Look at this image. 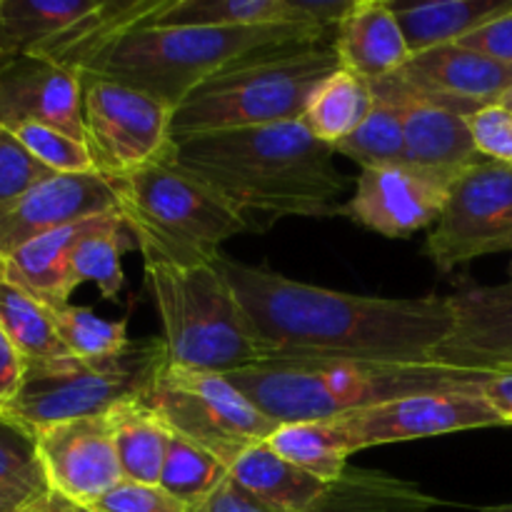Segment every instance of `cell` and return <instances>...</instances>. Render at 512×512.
Listing matches in <instances>:
<instances>
[{
    "label": "cell",
    "mask_w": 512,
    "mask_h": 512,
    "mask_svg": "<svg viewBox=\"0 0 512 512\" xmlns=\"http://www.w3.org/2000/svg\"><path fill=\"white\" fill-rule=\"evenodd\" d=\"M218 263L273 358L435 363L438 350L453 335L450 295H353L225 255Z\"/></svg>",
    "instance_id": "1"
},
{
    "label": "cell",
    "mask_w": 512,
    "mask_h": 512,
    "mask_svg": "<svg viewBox=\"0 0 512 512\" xmlns=\"http://www.w3.org/2000/svg\"><path fill=\"white\" fill-rule=\"evenodd\" d=\"M335 155L303 120L188 135L168 150L178 168L233 205L253 230V215L268 225L283 218H335L348 188Z\"/></svg>",
    "instance_id": "2"
},
{
    "label": "cell",
    "mask_w": 512,
    "mask_h": 512,
    "mask_svg": "<svg viewBox=\"0 0 512 512\" xmlns=\"http://www.w3.org/2000/svg\"><path fill=\"white\" fill-rule=\"evenodd\" d=\"M495 370L445 363H383L350 358H273L225 378L275 423L333 420L390 400L478 388Z\"/></svg>",
    "instance_id": "3"
},
{
    "label": "cell",
    "mask_w": 512,
    "mask_h": 512,
    "mask_svg": "<svg viewBox=\"0 0 512 512\" xmlns=\"http://www.w3.org/2000/svg\"><path fill=\"white\" fill-rule=\"evenodd\" d=\"M325 28L308 23L243 25V28H205V25H140L105 53H100L83 78H103L143 90L178 108L195 88L228 65L258 53L318 45Z\"/></svg>",
    "instance_id": "4"
},
{
    "label": "cell",
    "mask_w": 512,
    "mask_h": 512,
    "mask_svg": "<svg viewBox=\"0 0 512 512\" xmlns=\"http://www.w3.org/2000/svg\"><path fill=\"white\" fill-rule=\"evenodd\" d=\"M118 213L145 263L193 268L220 260L230 238L253 230L248 218L165 155L123 178H110Z\"/></svg>",
    "instance_id": "5"
},
{
    "label": "cell",
    "mask_w": 512,
    "mask_h": 512,
    "mask_svg": "<svg viewBox=\"0 0 512 512\" xmlns=\"http://www.w3.org/2000/svg\"><path fill=\"white\" fill-rule=\"evenodd\" d=\"M145 285L163 325L170 365L230 375L273 358L220 263H145Z\"/></svg>",
    "instance_id": "6"
},
{
    "label": "cell",
    "mask_w": 512,
    "mask_h": 512,
    "mask_svg": "<svg viewBox=\"0 0 512 512\" xmlns=\"http://www.w3.org/2000/svg\"><path fill=\"white\" fill-rule=\"evenodd\" d=\"M340 68L333 45H295L238 60L175 108L173 140L303 120L310 95Z\"/></svg>",
    "instance_id": "7"
},
{
    "label": "cell",
    "mask_w": 512,
    "mask_h": 512,
    "mask_svg": "<svg viewBox=\"0 0 512 512\" xmlns=\"http://www.w3.org/2000/svg\"><path fill=\"white\" fill-rule=\"evenodd\" d=\"M168 365V348L160 338L133 340L123 353L100 360L75 355L25 363L20 393L0 415L30 433L48 425L93 415H108L125 400L145 398Z\"/></svg>",
    "instance_id": "8"
},
{
    "label": "cell",
    "mask_w": 512,
    "mask_h": 512,
    "mask_svg": "<svg viewBox=\"0 0 512 512\" xmlns=\"http://www.w3.org/2000/svg\"><path fill=\"white\" fill-rule=\"evenodd\" d=\"M145 403L170 433L193 440L225 465L255 443H265L280 423L260 413L225 375L165 365Z\"/></svg>",
    "instance_id": "9"
},
{
    "label": "cell",
    "mask_w": 512,
    "mask_h": 512,
    "mask_svg": "<svg viewBox=\"0 0 512 512\" xmlns=\"http://www.w3.org/2000/svg\"><path fill=\"white\" fill-rule=\"evenodd\" d=\"M83 90L85 143L98 173L123 178L168 155L173 105L103 78H83Z\"/></svg>",
    "instance_id": "10"
},
{
    "label": "cell",
    "mask_w": 512,
    "mask_h": 512,
    "mask_svg": "<svg viewBox=\"0 0 512 512\" xmlns=\"http://www.w3.org/2000/svg\"><path fill=\"white\" fill-rule=\"evenodd\" d=\"M512 253V165L483 158L458 175L425 255L443 273L493 253Z\"/></svg>",
    "instance_id": "11"
},
{
    "label": "cell",
    "mask_w": 512,
    "mask_h": 512,
    "mask_svg": "<svg viewBox=\"0 0 512 512\" xmlns=\"http://www.w3.org/2000/svg\"><path fill=\"white\" fill-rule=\"evenodd\" d=\"M480 388L483 385L408 395V398L343 415L338 420L348 433L355 453L365 448H378V445L438 438V435L463 433V430L505 428V420L495 413Z\"/></svg>",
    "instance_id": "12"
},
{
    "label": "cell",
    "mask_w": 512,
    "mask_h": 512,
    "mask_svg": "<svg viewBox=\"0 0 512 512\" xmlns=\"http://www.w3.org/2000/svg\"><path fill=\"white\" fill-rule=\"evenodd\" d=\"M455 180L458 175L410 163L360 170L353 198L338 215L385 238H408L438 225Z\"/></svg>",
    "instance_id": "13"
},
{
    "label": "cell",
    "mask_w": 512,
    "mask_h": 512,
    "mask_svg": "<svg viewBox=\"0 0 512 512\" xmlns=\"http://www.w3.org/2000/svg\"><path fill=\"white\" fill-rule=\"evenodd\" d=\"M35 445L50 493L70 503L93 508L125 480L108 415L48 425L35 433Z\"/></svg>",
    "instance_id": "14"
},
{
    "label": "cell",
    "mask_w": 512,
    "mask_h": 512,
    "mask_svg": "<svg viewBox=\"0 0 512 512\" xmlns=\"http://www.w3.org/2000/svg\"><path fill=\"white\" fill-rule=\"evenodd\" d=\"M393 75L418 98L460 118H473L483 108L500 105L512 88V65L458 43L413 53Z\"/></svg>",
    "instance_id": "15"
},
{
    "label": "cell",
    "mask_w": 512,
    "mask_h": 512,
    "mask_svg": "<svg viewBox=\"0 0 512 512\" xmlns=\"http://www.w3.org/2000/svg\"><path fill=\"white\" fill-rule=\"evenodd\" d=\"M83 78L40 55L0 58V125H48L85 143ZM88 145V143H85Z\"/></svg>",
    "instance_id": "16"
},
{
    "label": "cell",
    "mask_w": 512,
    "mask_h": 512,
    "mask_svg": "<svg viewBox=\"0 0 512 512\" xmlns=\"http://www.w3.org/2000/svg\"><path fill=\"white\" fill-rule=\"evenodd\" d=\"M105 213H118L113 180L103 173H55L0 208V250L8 258L33 238Z\"/></svg>",
    "instance_id": "17"
},
{
    "label": "cell",
    "mask_w": 512,
    "mask_h": 512,
    "mask_svg": "<svg viewBox=\"0 0 512 512\" xmlns=\"http://www.w3.org/2000/svg\"><path fill=\"white\" fill-rule=\"evenodd\" d=\"M453 335L435 360L470 370L512 368V285L460 283L450 295Z\"/></svg>",
    "instance_id": "18"
},
{
    "label": "cell",
    "mask_w": 512,
    "mask_h": 512,
    "mask_svg": "<svg viewBox=\"0 0 512 512\" xmlns=\"http://www.w3.org/2000/svg\"><path fill=\"white\" fill-rule=\"evenodd\" d=\"M370 85L375 93L398 105L405 133V163L460 175L470 165L483 160L475 148L468 118H460L450 110L418 98L395 75Z\"/></svg>",
    "instance_id": "19"
},
{
    "label": "cell",
    "mask_w": 512,
    "mask_h": 512,
    "mask_svg": "<svg viewBox=\"0 0 512 512\" xmlns=\"http://www.w3.org/2000/svg\"><path fill=\"white\" fill-rule=\"evenodd\" d=\"M333 50L340 68L353 70L370 83L398 73L413 55L393 3L385 0H355L340 20Z\"/></svg>",
    "instance_id": "20"
},
{
    "label": "cell",
    "mask_w": 512,
    "mask_h": 512,
    "mask_svg": "<svg viewBox=\"0 0 512 512\" xmlns=\"http://www.w3.org/2000/svg\"><path fill=\"white\" fill-rule=\"evenodd\" d=\"M110 213L88 218L83 223L68 225V228L53 230L30 243L20 245L18 250L8 255V283L18 285L28 295H33L45 308H63L70 305V295L78 288L73 268H70V255L73 248L98 228Z\"/></svg>",
    "instance_id": "21"
},
{
    "label": "cell",
    "mask_w": 512,
    "mask_h": 512,
    "mask_svg": "<svg viewBox=\"0 0 512 512\" xmlns=\"http://www.w3.org/2000/svg\"><path fill=\"white\" fill-rule=\"evenodd\" d=\"M163 3L165 0H100L93 13L70 25L65 33L50 40L35 55L75 70L83 78L88 65L100 53H105L115 40L128 35L130 30L148 23L150 15Z\"/></svg>",
    "instance_id": "22"
},
{
    "label": "cell",
    "mask_w": 512,
    "mask_h": 512,
    "mask_svg": "<svg viewBox=\"0 0 512 512\" xmlns=\"http://www.w3.org/2000/svg\"><path fill=\"white\" fill-rule=\"evenodd\" d=\"M230 480L278 512H305L330 485L280 458L268 443H255L240 453L230 465Z\"/></svg>",
    "instance_id": "23"
},
{
    "label": "cell",
    "mask_w": 512,
    "mask_h": 512,
    "mask_svg": "<svg viewBox=\"0 0 512 512\" xmlns=\"http://www.w3.org/2000/svg\"><path fill=\"white\" fill-rule=\"evenodd\" d=\"M410 53L463 40L480 25L512 10V0H433V3H393Z\"/></svg>",
    "instance_id": "24"
},
{
    "label": "cell",
    "mask_w": 512,
    "mask_h": 512,
    "mask_svg": "<svg viewBox=\"0 0 512 512\" xmlns=\"http://www.w3.org/2000/svg\"><path fill=\"white\" fill-rule=\"evenodd\" d=\"M438 498L383 470L348 468L305 512H430Z\"/></svg>",
    "instance_id": "25"
},
{
    "label": "cell",
    "mask_w": 512,
    "mask_h": 512,
    "mask_svg": "<svg viewBox=\"0 0 512 512\" xmlns=\"http://www.w3.org/2000/svg\"><path fill=\"white\" fill-rule=\"evenodd\" d=\"M125 480L158 485L173 433L143 398L125 400L108 413Z\"/></svg>",
    "instance_id": "26"
},
{
    "label": "cell",
    "mask_w": 512,
    "mask_h": 512,
    "mask_svg": "<svg viewBox=\"0 0 512 512\" xmlns=\"http://www.w3.org/2000/svg\"><path fill=\"white\" fill-rule=\"evenodd\" d=\"M100 0H0V55H35Z\"/></svg>",
    "instance_id": "27"
},
{
    "label": "cell",
    "mask_w": 512,
    "mask_h": 512,
    "mask_svg": "<svg viewBox=\"0 0 512 512\" xmlns=\"http://www.w3.org/2000/svg\"><path fill=\"white\" fill-rule=\"evenodd\" d=\"M375 95L370 80L353 70L338 68L310 95L303 123L320 143L335 148L363 125L373 110Z\"/></svg>",
    "instance_id": "28"
},
{
    "label": "cell",
    "mask_w": 512,
    "mask_h": 512,
    "mask_svg": "<svg viewBox=\"0 0 512 512\" xmlns=\"http://www.w3.org/2000/svg\"><path fill=\"white\" fill-rule=\"evenodd\" d=\"M265 443L280 458L298 465L300 470L315 475L323 483H335L343 478L345 470L350 468L348 458L355 453L338 418L280 423Z\"/></svg>",
    "instance_id": "29"
},
{
    "label": "cell",
    "mask_w": 512,
    "mask_h": 512,
    "mask_svg": "<svg viewBox=\"0 0 512 512\" xmlns=\"http://www.w3.org/2000/svg\"><path fill=\"white\" fill-rule=\"evenodd\" d=\"M283 23H303L295 13L293 0H165L143 25L243 28Z\"/></svg>",
    "instance_id": "30"
},
{
    "label": "cell",
    "mask_w": 512,
    "mask_h": 512,
    "mask_svg": "<svg viewBox=\"0 0 512 512\" xmlns=\"http://www.w3.org/2000/svg\"><path fill=\"white\" fill-rule=\"evenodd\" d=\"M130 250H138L133 233L123 223L120 213H110L73 248L70 268H73L75 283H93L100 298L115 303L125 285L123 258Z\"/></svg>",
    "instance_id": "31"
},
{
    "label": "cell",
    "mask_w": 512,
    "mask_h": 512,
    "mask_svg": "<svg viewBox=\"0 0 512 512\" xmlns=\"http://www.w3.org/2000/svg\"><path fill=\"white\" fill-rule=\"evenodd\" d=\"M0 325L10 343L23 355L25 363H40V360L70 355L55 330L50 308H45L33 295L13 283H5L0 288Z\"/></svg>",
    "instance_id": "32"
},
{
    "label": "cell",
    "mask_w": 512,
    "mask_h": 512,
    "mask_svg": "<svg viewBox=\"0 0 512 512\" xmlns=\"http://www.w3.org/2000/svg\"><path fill=\"white\" fill-rule=\"evenodd\" d=\"M230 478V468L223 460L215 458L193 440L175 435L170 438L168 455H165L163 473L158 485L183 500L190 508H200L225 480Z\"/></svg>",
    "instance_id": "33"
},
{
    "label": "cell",
    "mask_w": 512,
    "mask_h": 512,
    "mask_svg": "<svg viewBox=\"0 0 512 512\" xmlns=\"http://www.w3.org/2000/svg\"><path fill=\"white\" fill-rule=\"evenodd\" d=\"M373 95V110L363 120V125L350 133L343 143L335 145V153L350 158L363 170L405 163V133L398 105L375 90Z\"/></svg>",
    "instance_id": "34"
},
{
    "label": "cell",
    "mask_w": 512,
    "mask_h": 512,
    "mask_svg": "<svg viewBox=\"0 0 512 512\" xmlns=\"http://www.w3.org/2000/svg\"><path fill=\"white\" fill-rule=\"evenodd\" d=\"M50 313L68 353L80 360L110 358V355L123 353L133 343L128 338V318L108 320L80 305H63Z\"/></svg>",
    "instance_id": "35"
},
{
    "label": "cell",
    "mask_w": 512,
    "mask_h": 512,
    "mask_svg": "<svg viewBox=\"0 0 512 512\" xmlns=\"http://www.w3.org/2000/svg\"><path fill=\"white\" fill-rule=\"evenodd\" d=\"M3 490H30L45 495L50 493V485L40 465L35 435L0 415V493Z\"/></svg>",
    "instance_id": "36"
},
{
    "label": "cell",
    "mask_w": 512,
    "mask_h": 512,
    "mask_svg": "<svg viewBox=\"0 0 512 512\" xmlns=\"http://www.w3.org/2000/svg\"><path fill=\"white\" fill-rule=\"evenodd\" d=\"M13 133L30 150V155L53 173H98L88 145L70 138L68 133H60V130L38 123L18 125V128H13Z\"/></svg>",
    "instance_id": "37"
},
{
    "label": "cell",
    "mask_w": 512,
    "mask_h": 512,
    "mask_svg": "<svg viewBox=\"0 0 512 512\" xmlns=\"http://www.w3.org/2000/svg\"><path fill=\"white\" fill-rule=\"evenodd\" d=\"M55 175L15 138L13 130L0 125V208L18 200L45 178Z\"/></svg>",
    "instance_id": "38"
},
{
    "label": "cell",
    "mask_w": 512,
    "mask_h": 512,
    "mask_svg": "<svg viewBox=\"0 0 512 512\" xmlns=\"http://www.w3.org/2000/svg\"><path fill=\"white\" fill-rule=\"evenodd\" d=\"M95 512H195L160 485L123 480L93 505Z\"/></svg>",
    "instance_id": "39"
},
{
    "label": "cell",
    "mask_w": 512,
    "mask_h": 512,
    "mask_svg": "<svg viewBox=\"0 0 512 512\" xmlns=\"http://www.w3.org/2000/svg\"><path fill=\"white\" fill-rule=\"evenodd\" d=\"M475 148L483 158L512 165V110L505 105H490L468 118Z\"/></svg>",
    "instance_id": "40"
},
{
    "label": "cell",
    "mask_w": 512,
    "mask_h": 512,
    "mask_svg": "<svg viewBox=\"0 0 512 512\" xmlns=\"http://www.w3.org/2000/svg\"><path fill=\"white\" fill-rule=\"evenodd\" d=\"M458 45L488 55L493 60H500L505 65H512V10L500 15V18L490 20V23L480 25L478 30L458 40Z\"/></svg>",
    "instance_id": "41"
},
{
    "label": "cell",
    "mask_w": 512,
    "mask_h": 512,
    "mask_svg": "<svg viewBox=\"0 0 512 512\" xmlns=\"http://www.w3.org/2000/svg\"><path fill=\"white\" fill-rule=\"evenodd\" d=\"M25 378V360L18 353L10 338L5 335L3 325H0V413L8 408L20 393V385Z\"/></svg>",
    "instance_id": "42"
},
{
    "label": "cell",
    "mask_w": 512,
    "mask_h": 512,
    "mask_svg": "<svg viewBox=\"0 0 512 512\" xmlns=\"http://www.w3.org/2000/svg\"><path fill=\"white\" fill-rule=\"evenodd\" d=\"M195 512H278L268 505H263L260 500H255L253 495L245 493L240 485H235L233 480H225L208 500H205Z\"/></svg>",
    "instance_id": "43"
},
{
    "label": "cell",
    "mask_w": 512,
    "mask_h": 512,
    "mask_svg": "<svg viewBox=\"0 0 512 512\" xmlns=\"http://www.w3.org/2000/svg\"><path fill=\"white\" fill-rule=\"evenodd\" d=\"M483 395L495 413L505 420V425H512V368L495 370L483 383Z\"/></svg>",
    "instance_id": "44"
},
{
    "label": "cell",
    "mask_w": 512,
    "mask_h": 512,
    "mask_svg": "<svg viewBox=\"0 0 512 512\" xmlns=\"http://www.w3.org/2000/svg\"><path fill=\"white\" fill-rule=\"evenodd\" d=\"M40 498H43V495L30 493V490H3V493H0V512H23L28 510L30 505L38 503Z\"/></svg>",
    "instance_id": "45"
},
{
    "label": "cell",
    "mask_w": 512,
    "mask_h": 512,
    "mask_svg": "<svg viewBox=\"0 0 512 512\" xmlns=\"http://www.w3.org/2000/svg\"><path fill=\"white\" fill-rule=\"evenodd\" d=\"M33 510L35 512H95L93 508H85V505L70 503V500L60 498V495H55V493L43 495V498H40L38 503L33 505Z\"/></svg>",
    "instance_id": "46"
},
{
    "label": "cell",
    "mask_w": 512,
    "mask_h": 512,
    "mask_svg": "<svg viewBox=\"0 0 512 512\" xmlns=\"http://www.w3.org/2000/svg\"><path fill=\"white\" fill-rule=\"evenodd\" d=\"M8 283V258H5V253L0 250V288Z\"/></svg>",
    "instance_id": "47"
},
{
    "label": "cell",
    "mask_w": 512,
    "mask_h": 512,
    "mask_svg": "<svg viewBox=\"0 0 512 512\" xmlns=\"http://www.w3.org/2000/svg\"><path fill=\"white\" fill-rule=\"evenodd\" d=\"M483 512H512V503L510 505H498V508H485Z\"/></svg>",
    "instance_id": "48"
},
{
    "label": "cell",
    "mask_w": 512,
    "mask_h": 512,
    "mask_svg": "<svg viewBox=\"0 0 512 512\" xmlns=\"http://www.w3.org/2000/svg\"><path fill=\"white\" fill-rule=\"evenodd\" d=\"M500 105H505V108H510V110H512V88L508 90V95H505L503 103H500Z\"/></svg>",
    "instance_id": "49"
},
{
    "label": "cell",
    "mask_w": 512,
    "mask_h": 512,
    "mask_svg": "<svg viewBox=\"0 0 512 512\" xmlns=\"http://www.w3.org/2000/svg\"><path fill=\"white\" fill-rule=\"evenodd\" d=\"M508 275H510V280H508V285H512V260H510V270H508Z\"/></svg>",
    "instance_id": "50"
},
{
    "label": "cell",
    "mask_w": 512,
    "mask_h": 512,
    "mask_svg": "<svg viewBox=\"0 0 512 512\" xmlns=\"http://www.w3.org/2000/svg\"><path fill=\"white\" fill-rule=\"evenodd\" d=\"M23 512H35V510H33V505H30V508H28V510H23Z\"/></svg>",
    "instance_id": "51"
},
{
    "label": "cell",
    "mask_w": 512,
    "mask_h": 512,
    "mask_svg": "<svg viewBox=\"0 0 512 512\" xmlns=\"http://www.w3.org/2000/svg\"><path fill=\"white\" fill-rule=\"evenodd\" d=\"M0 58H3V55H0Z\"/></svg>",
    "instance_id": "52"
}]
</instances>
